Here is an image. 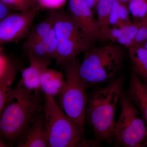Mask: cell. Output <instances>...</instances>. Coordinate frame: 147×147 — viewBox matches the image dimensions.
Returning <instances> with one entry per match:
<instances>
[{"label": "cell", "instance_id": "obj_1", "mask_svg": "<svg viewBox=\"0 0 147 147\" xmlns=\"http://www.w3.org/2000/svg\"><path fill=\"white\" fill-rule=\"evenodd\" d=\"M124 82V76L120 75L105 86H96L88 95L85 122L100 143H113L116 107L123 91Z\"/></svg>", "mask_w": 147, "mask_h": 147}, {"label": "cell", "instance_id": "obj_2", "mask_svg": "<svg viewBox=\"0 0 147 147\" xmlns=\"http://www.w3.org/2000/svg\"><path fill=\"white\" fill-rule=\"evenodd\" d=\"M41 101L39 91L18 86L9 90L0 117V137L9 146L24 137L39 114Z\"/></svg>", "mask_w": 147, "mask_h": 147}, {"label": "cell", "instance_id": "obj_3", "mask_svg": "<svg viewBox=\"0 0 147 147\" xmlns=\"http://www.w3.org/2000/svg\"><path fill=\"white\" fill-rule=\"evenodd\" d=\"M125 48L119 44H109L94 47L85 52L79 70L87 89L110 82L116 78L125 61Z\"/></svg>", "mask_w": 147, "mask_h": 147}, {"label": "cell", "instance_id": "obj_4", "mask_svg": "<svg viewBox=\"0 0 147 147\" xmlns=\"http://www.w3.org/2000/svg\"><path fill=\"white\" fill-rule=\"evenodd\" d=\"M48 136L49 147H96L101 145L97 140L85 137V128L69 118L55 97L45 96L43 108Z\"/></svg>", "mask_w": 147, "mask_h": 147}, {"label": "cell", "instance_id": "obj_5", "mask_svg": "<svg viewBox=\"0 0 147 147\" xmlns=\"http://www.w3.org/2000/svg\"><path fill=\"white\" fill-rule=\"evenodd\" d=\"M80 61L77 57L61 66L65 85L57 97V102L67 116L84 128L88 94L79 74Z\"/></svg>", "mask_w": 147, "mask_h": 147}, {"label": "cell", "instance_id": "obj_6", "mask_svg": "<svg viewBox=\"0 0 147 147\" xmlns=\"http://www.w3.org/2000/svg\"><path fill=\"white\" fill-rule=\"evenodd\" d=\"M54 26L57 41L55 60L58 66L91 48L78 24L63 7L53 10Z\"/></svg>", "mask_w": 147, "mask_h": 147}, {"label": "cell", "instance_id": "obj_7", "mask_svg": "<svg viewBox=\"0 0 147 147\" xmlns=\"http://www.w3.org/2000/svg\"><path fill=\"white\" fill-rule=\"evenodd\" d=\"M120 114L115 122L113 142L117 147H144L147 141V126L139 110L123 91L119 99Z\"/></svg>", "mask_w": 147, "mask_h": 147}, {"label": "cell", "instance_id": "obj_8", "mask_svg": "<svg viewBox=\"0 0 147 147\" xmlns=\"http://www.w3.org/2000/svg\"><path fill=\"white\" fill-rule=\"evenodd\" d=\"M40 10L37 7L26 11H15L0 21V47L25 39Z\"/></svg>", "mask_w": 147, "mask_h": 147}, {"label": "cell", "instance_id": "obj_9", "mask_svg": "<svg viewBox=\"0 0 147 147\" xmlns=\"http://www.w3.org/2000/svg\"><path fill=\"white\" fill-rule=\"evenodd\" d=\"M67 11L78 24L90 47H94L100 40V34L91 8L84 0H68Z\"/></svg>", "mask_w": 147, "mask_h": 147}, {"label": "cell", "instance_id": "obj_10", "mask_svg": "<svg viewBox=\"0 0 147 147\" xmlns=\"http://www.w3.org/2000/svg\"><path fill=\"white\" fill-rule=\"evenodd\" d=\"M28 59L30 65L21 69V78L17 86L31 91H39L41 74L51 61L34 58Z\"/></svg>", "mask_w": 147, "mask_h": 147}, {"label": "cell", "instance_id": "obj_11", "mask_svg": "<svg viewBox=\"0 0 147 147\" xmlns=\"http://www.w3.org/2000/svg\"><path fill=\"white\" fill-rule=\"evenodd\" d=\"M124 93L128 100L139 110L147 126V86L132 69L128 88Z\"/></svg>", "mask_w": 147, "mask_h": 147}, {"label": "cell", "instance_id": "obj_12", "mask_svg": "<svg viewBox=\"0 0 147 147\" xmlns=\"http://www.w3.org/2000/svg\"><path fill=\"white\" fill-rule=\"evenodd\" d=\"M48 142V133L42 112L35 119L24 137L17 144V146L46 147Z\"/></svg>", "mask_w": 147, "mask_h": 147}, {"label": "cell", "instance_id": "obj_13", "mask_svg": "<svg viewBox=\"0 0 147 147\" xmlns=\"http://www.w3.org/2000/svg\"><path fill=\"white\" fill-rule=\"evenodd\" d=\"M65 85L63 72L46 68L42 71L40 79V90L45 96L55 97L62 91Z\"/></svg>", "mask_w": 147, "mask_h": 147}, {"label": "cell", "instance_id": "obj_14", "mask_svg": "<svg viewBox=\"0 0 147 147\" xmlns=\"http://www.w3.org/2000/svg\"><path fill=\"white\" fill-rule=\"evenodd\" d=\"M141 24L131 21L122 26L111 27L108 32L107 40L117 42L127 49L134 44Z\"/></svg>", "mask_w": 147, "mask_h": 147}, {"label": "cell", "instance_id": "obj_15", "mask_svg": "<svg viewBox=\"0 0 147 147\" xmlns=\"http://www.w3.org/2000/svg\"><path fill=\"white\" fill-rule=\"evenodd\" d=\"M127 49L131 69L147 86V50L142 46H131Z\"/></svg>", "mask_w": 147, "mask_h": 147}, {"label": "cell", "instance_id": "obj_16", "mask_svg": "<svg viewBox=\"0 0 147 147\" xmlns=\"http://www.w3.org/2000/svg\"><path fill=\"white\" fill-rule=\"evenodd\" d=\"M115 0H98L96 5V22L99 30L100 41L107 40V36L111 26L110 14Z\"/></svg>", "mask_w": 147, "mask_h": 147}, {"label": "cell", "instance_id": "obj_17", "mask_svg": "<svg viewBox=\"0 0 147 147\" xmlns=\"http://www.w3.org/2000/svg\"><path fill=\"white\" fill-rule=\"evenodd\" d=\"M20 69L19 64L13 61L0 47V82L14 80Z\"/></svg>", "mask_w": 147, "mask_h": 147}, {"label": "cell", "instance_id": "obj_18", "mask_svg": "<svg viewBox=\"0 0 147 147\" xmlns=\"http://www.w3.org/2000/svg\"><path fill=\"white\" fill-rule=\"evenodd\" d=\"M54 15L53 10H50L48 15L39 23L32 26L25 40H42L53 28Z\"/></svg>", "mask_w": 147, "mask_h": 147}, {"label": "cell", "instance_id": "obj_19", "mask_svg": "<svg viewBox=\"0 0 147 147\" xmlns=\"http://www.w3.org/2000/svg\"><path fill=\"white\" fill-rule=\"evenodd\" d=\"M132 21L126 4L115 0L110 14V22L111 27H121Z\"/></svg>", "mask_w": 147, "mask_h": 147}, {"label": "cell", "instance_id": "obj_20", "mask_svg": "<svg viewBox=\"0 0 147 147\" xmlns=\"http://www.w3.org/2000/svg\"><path fill=\"white\" fill-rule=\"evenodd\" d=\"M23 49L28 58H34L52 61L47 57L42 40H25L23 44Z\"/></svg>", "mask_w": 147, "mask_h": 147}, {"label": "cell", "instance_id": "obj_21", "mask_svg": "<svg viewBox=\"0 0 147 147\" xmlns=\"http://www.w3.org/2000/svg\"><path fill=\"white\" fill-rule=\"evenodd\" d=\"M128 3L132 21L142 23L147 21V0H130Z\"/></svg>", "mask_w": 147, "mask_h": 147}, {"label": "cell", "instance_id": "obj_22", "mask_svg": "<svg viewBox=\"0 0 147 147\" xmlns=\"http://www.w3.org/2000/svg\"><path fill=\"white\" fill-rule=\"evenodd\" d=\"M47 57L51 60L55 59L57 50V41L53 28L42 39Z\"/></svg>", "mask_w": 147, "mask_h": 147}, {"label": "cell", "instance_id": "obj_23", "mask_svg": "<svg viewBox=\"0 0 147 147\" xmlns=\"http://www.w3.org/2000/svg\"><path fill=\"white\" fill-rule=\"evenodd\" d=\"M14 81L10 80L0 82V117L6 104L9 92Z\"/></svg>", "mask_w": 147, "mask_h": 147}, {"label": "cell", "instance_id": "obj_24", "mask_svg": "<svg viewBox=\"0 0 147 147\" xmlns=\"http://www.w3.org/2000/svg\"><path fill=\"white\" fill-rule=\"evenodd\" d=\"M6 5L17 12L26 11L31 9L29 0H1Z\"/></svg>", "mask_w": 147, "mask_h": 147}, {"label": "cell", "instance_id": "obj_25", "mask_svg": "<svg viewBox=\"0 0 147 147\" xmlns=\"http://www.w3.org/2000/svg\"><path fill=\"white\" fill-rule=\"evenodd\" d=\"M68 0H37L40 9L57 10L63 8Z\"/></svg>", "mask_w": 147, "mask_h": 147}, {"label": "cell", "instance_id": "obj_26", "mask_svg": "<svg viewBox=\"0 0 147 147\" xmlns=\"http://www.w3.org/2000/svg\"><path fill=\"white\" fill-rule=\"evenodd\" d=\"M147 38V21L141 24L132 46H142Z\"/></svg>", "mask_w": 147, "mask_h": 147}, {"label": "cell", "instance_id": "obj_27", "mask_svg": "<svg viewBox=\"0 0 147 147\" xmlns=\"http://www.w3.org/2000/svg\"><path fill=\"white\" fill-rule=\"evenodd\" d=\"M13 12H15V11L9 8L7 6L0 0V21Z\"/></svg>", "mask_w": 147, "mask_h": 147}, {"label": "cell", "instance_id": "obj_28", "mask_svg": "<svg viewBox=\"0 0 147 147\" xmlns=\"http://www.w3.org/2000/svg\"><path fill=\"white\" fill-rule=\"evenodd\" d=\"M84 1L87 5L91 8L93 7L95 5H96L98 2L97 0H84Z\"/></svg>", "mask_w": 147, "mask_h": 147}, {"label": "cell", "instance_id": "obj_29", "mask_svg": "<svg viewBox=\"0 0 147 147\" xmlns=\"http://www.w3.org/2000/svg\"><path fill=\"white\" fill-rule=\"evenodd\" d=\"M31 8H35L37 7V0H29Z\"/></svg>", "mask_w": 147, "mask_h": 147}, {"label": "cell", "instance_id": "obj_30", "mask_svg": "<svg viewBox=\"0 0 147 147\" xmlns=\"http://www.w3.org/2000/svg\"><path fill=\"white\" fill-rule=\"evenodd\" d=\"M9 147V146L5 143L0 137V147Z\"/></svg>", "mask_w": 147, "mask_h": 147}, {"label": "cell", "instance_id": "obj_31", "mask_svg": "<svg viewBox=\"0 0 147 147\" xmlns=\"http://www.w3.org/2000/svg\"><path fill=\"white\" fill-rule=\"evenodd\" d=\"M142 46L147 50V38Z\"/></svg>", "mask_w": 147, "mask_h": 147}, {"label": "cell", "instance_id": "obj_32", "mask_svg": "<svg viewBox=\"0 0 147 147\" xmlns=\"http://www.w3.org/2000/svg\"><path fill=\"white\" fill-rule=\"evenodd\" d=\"M117 1L121 2L123 3H124L126 4L127 3H128L130 0H117Z\"/></svg>", "mask_w": 147, "mask_h": 147}, {"label": "cell", "instance_id": "obj_33", "mask_svg": "<svg viewBox=\"0 0 147 147\" xmlns=\"http://www.w3.org/2000/svg\"><path fill=\"white\" fill-rule=\"evenodd\" d=\"M144 147H147V141L146 142V143L144 145Z\"/></svg>", "mask_w": 147, "mask_h": 147}, {"label": "cell", "instance_id": "obj_34", "mask_svg": "<svg viewBox=\"0 0 147 147\" xmlns=\"http://www.w3.org/2000/svg\"><path fill=\"white\" fill-rule=\"evenodd\" d=\"M97 1H98V0H97Z\"/></svg>", "mask_w": 147, "mask_h": 147}, {"label": "cell", "instance_id": "obj_35", "mask_svg": "<svg viewBox=\"0 0 147 147\" xmlns=\"http://www.w3.org/2000/svg\"></svg>", "mask_w": 147, "mask_h": 147}]
</instances>
